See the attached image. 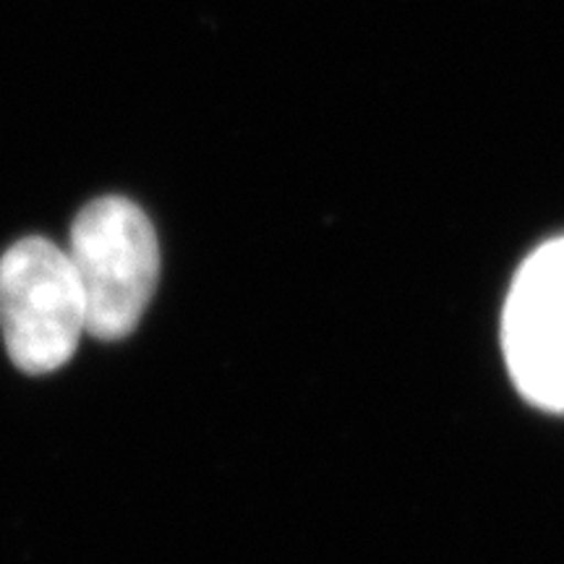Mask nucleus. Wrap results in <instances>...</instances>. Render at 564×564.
Listing matches in <instances>:
<instances>
[{
  "label": "nucleus",
  "instance_id": "nucleus-1",
  "mask_svg": "<svg viewBox=\"0 0 564 564\" xmlns=\"http://www.w3.org/2000/svg\"><path fill=\"white\" fill-rule=\"evenodd\" d=\"M66 251L87 303V335H131L160 274V243L147 212L126 196L89 202L70 225Z\"/></svg>",
  "mask_w": 564,
  "mask_h": 564
},
{
  "label": "nucleus",
  "instance_id": "nucleus-3",
  "mask_svg": "<svg viewBox=\"0 0 564 564\" xmlns=\"http://www.w3.org/2000/svg\"><path fill=\"white\" fill-rule=\"evenodd\" d=\"M502 356L525 403L564 413V236L518 267L502 308Z\"/></svg>",
  "mask_w": 564,
  "mask_h": 564
},
{
  "label": "nucleus",
  "instance_id": "nucleus-2",
  "mask_svg": "<svg viewBox=\"0 0 564 564\" xmlns=\"http://www.w3.org/2000/svg\"><path fill=\"white\" fill-rule=\"evenodd\" d=\"M0 329L21 371L40 377L70 361L87 335V303L66 249L30 236L3 251Z\"/></svg>",
  "mask_w": 564,
  "mask_h": 564
}]
</instances>
